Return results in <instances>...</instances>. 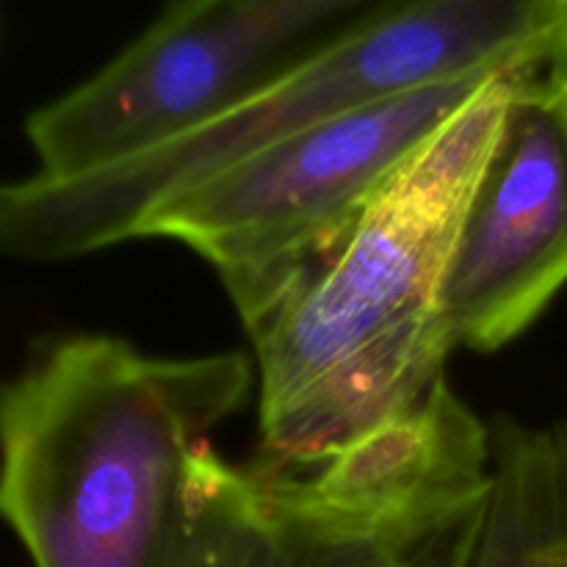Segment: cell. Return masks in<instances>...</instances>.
<instances>
[{"label":"cell","instance_id":"1","mask_svg":"<svg viewBox=\"0 0 567 567\" xmlns=\"http://www.w3.org/2000/svg\"><path fill=\"white\" fill-rule=\"evenodd\" d=\"M529 66L498 72L249 330L271 465L316 468L443 380L454 352L443 280L509 92Z\"/></svg>","mask_w":567,"mask_h":567},{"label":"cell","instance_id":"6","mask_svg":"<svg viewBox=\"0 0 567 567\" xmlns=\"http://www.w3.org/2000/svg\"><path fill=\"white\" fill-rule=\"evenodd\" d=\"M567 286V61L520 72L441 291L454 349L491 354Z\"/></svg>","mask_w":567,"mask_h":567},{"label":"cell","instance_id":"4","mask_svg":"<svg viewBox=\"0 0 567 567\" xmlns=\"http://www.w3.org/2000/svg\"><path fill=\"white\" fill-rule=\"evenodd\" d=\"M496 75L413 89L255 150L150 210L136 241L172 238L214 266L249 332Z\"/></svg>","mask_w":567,"mask_h":567},{"label":"cell","instance_id":"7","mask_svg":"<svg viewBox=\"0 0 567 567\" xmlns=\"http://www.w3.org/2000/svg\"><path fill=\"white\" fill-rule=\"evenodd\" d=\"M271 507L305 532L396 540L491 493L493 430L446 377L404 413L382 421L310 476L258 471Z\"/></svg>","mask_w":567,"mask_h":567},{"label":"cell","instance_id":"10","mask_svg":"<svg viewBox=\"0 0 567 567\" xmlns=\"http://www.w3.org/2000/svg\"><path fill=\"white\" fill-rule=\"evenodd\" d=\"M485 507L487 496L430 529L396 540L313 535L280 520L302 546V567H468Z\"/></svg>","mask_w":567,"mask_h":567},{"label":"cell","instance_id":"2","mask_svg":"<svg viewBox=\"0 0 567 567\" xmlns=\"http://www.w3.org/2000/svg\"><path fill=\"white\" fill-rule=\"evenodd\" d=\"M249 391L238 352L44 343L0 382V520L33 567H172L192 457Z\"/></svg>","mask_w":567,"mask_h":567},{"label":"cell","instance_id":"8","mask_svg":"<svg viewBox=\"0 0 567 567\" xmlns=\"http://www.w3.org/2000/svg\"><path fill=\"white\" fill-rule=\"evenodd\" d=\"M485 518L468 567H567V424L498 419Z\"/></svg>","mask_w":567,"mask_h":567},{"label":"cell","instance_id":"3","mask_svg":"<svg viewBox=\"0 0 567 567\" xmlns=\"http://www.w3.org/2000/svg\"><path fill=\"white\" fill-rule=\"evenodd\" d=\"M567 61V0H413L258 97L147 150L0 183V255L72 260L136 241L150 210L347 111L457 78Z\"/></svg>","mask_w":567,"mask_h":567},{"label":"cell","instance_id":"9","mask_svg":"<svg viewBox=\"0 0 567 567\" xmlns=\"http://www.w3.org/2000/svg\"><path fill=\"white\" fill-rule=\"evenodd\" d=\"M172 567H302L258 471L230 465L205 443L188 465L186 513Z\"/></svg>","mask_w":567,"mask_h":567},{"label":"cell","instance_id":"5","mask_svg":"<svg viewBox=\"0 0 567 567\" xmlns=\"http://www.w3.org/2000/svg\"><path fill=\"white\" fill-rule=\"evenodd\" d=\"M413 0H172L92 78L39 105L42 175L114 164L305 70Z\"/></svg>","mask_w":567,"mask_h":567}]
</instances>
